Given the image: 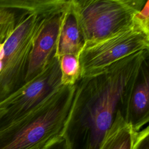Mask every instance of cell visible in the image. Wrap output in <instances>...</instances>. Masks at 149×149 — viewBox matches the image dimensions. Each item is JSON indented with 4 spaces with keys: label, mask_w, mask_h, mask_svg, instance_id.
Here are the masks:
<instances>
[{
    "label": "cell",
    "mask_w": 149,
    "mask_h": 149,
    "mask_svg": "<svg viewBox=\"0 0 149 149\" xmlns=\"http://www.w3.org/2000/svg\"><path fill=\"white\" fill-rule=\"evenodd\" d=\"M148 52H137L80 78L62 134L68 149H100L119 111L126 120L131 93Z\"/></svg>",
    "instance_id": "1"
},
{
    "label": "cell",
    "mask_w": 149,
    "mask_h": 149,
    "mask_svg": "<svg viewBox=\"0 0 149 149\" xmlns=\"http://www.w3.org/2000/svg\"><path fill=\"white\" fill-rule=\"evenodd\" d=\"M75 88V84L61 86L33 110L0 131V149H31L62 136Z\"/></svg>",
    "instance_id": "2"
},
{
    "label": "cell",
    "mask_w": 149,
    "mask_h": 149,
    "mask_svg": "<svg viewBox=\"0 0 149 149\" xmlns=\"http://www.w3.org/2000/svg\"><path fill=\"white\" fill-rule=\"evenodd\" d=\"M144 0H70L85 44L94 43L136 28L135 15Z\"/></svg>",
    "instance_id": "3"
},
{
    "label": "cell",
    "mask_w": 149,
    "mask_h": 149,
    "mask_svg": "<svg viewBox=\"0 0 149 149\" xmlns=\"http://www.w3.org/2000/svg\"><path fill=\"white\" fill-rule=\"evenodd\" d=\"M55 10L23 13L12 34L0 44V101L24 83L34 37L45 17Z\"/></svg>",
    "instance_id": "4"
},
{
    "label": "cell",
    "mask_w": 149,
    "mask_h": 149,
    "mask_svg": "<svg viewBox=\"0 0 149 149\" xmlns=\"http://www.w3.org/2000/svg\"><path fill=\"white\" fill-rule=\"evenodd\" d=\"M61 86L59 60L55 55L40 73L0 101V131L33 110Z\"/></svg>",
    "instance_id": "5"
},
{
    "label": "cell",
    "mask_w": 149,
    "mask_h": 149,
    "mask_svg": "<svg viewBox=\"0 0 149 149\" xmlns=\"http://www.w3.org/2000/svg\"><path fill=\"white\" fill-rule=\"evenodd\" d=\"M149 50V34L137 28L84 44L79 55L80 77L94 74L133 54Z\"/></svg>",
    "instance_id": "6"
},
{
    "label": "cell",
    "mask_w": 149,
    "mask_h": 149,
    "mask_svg": "<svg viewBox=\"0 0 149 149\" xmlns=\"http://www.w3.org/2000/svg\"><path fill=\"white\" fill-rule=\"evenodd\" d=\"M70 3L45 17L33 42L24 83L40 73L55 55L59 30Z\"/></svg>",
    "instance_id": "7"
},
{
    "label": "cell",
    "mask_w": 149,
    "mask_h": 149,
    "mask_svg": "<svg viewBox=\"0 0 149 149\" xmlns=\"http://www.w3.org/2000/svg\"><path fill=\"white\" fill-rule=\"evenodd\" d=\"M148 57L142 63L129 101L126 122L136 132L149 121Z\"/></svg>",
    "instance_id": "8"
},
{
    "label": "cell",
    "mask_w": 149,
    "mask_h": 149,
    "mask_svg": "<svg viewBox=\"0 0 149 149\" xmlns=\"http://www.w3.org/2000/svg\"><path fill=\"white\" fill-rule=\"evenodd\" d=\"M85 44L82 33L70 3L66 10L58 35L55 56L65 54L79 56Z\"/></svg>",
    "instance_id": "9"
},
{
    "label": "cell",
    "mask_w": 149,
    "mask_h": 149,
    "mask_svg": "<svg viewBox=\"0 0 149 149\" xmlns=\"http://www.w3.org/2000/svg\"><path fill=\"white\" fill-rule=\"evenodd\" d=\"M136 133L119 111L100 149H132Z\"/></svg>",
    "instance_id": "10"
},
{
    "label": "cell",
    "mask_w": 149,
    "mask_h": 149,
    "mask_svg": "<svg viewBox=\"0 0 149 149\" xmlns=\"http://www.w3.org/2000/svg\"><path fill=\"white\" fill-rule=\"evenodd\" d=\"M66 0H0V8L24 12H48L63 7Z\"/></svg>",
    "instance_id": "11"
},
{
    "label": "cell",
    "mask_w": 149,
    "mask_h": 149,
    "mask_svg": "<svg viewBox=\"0 0 149 149\" xmlns=\"http://www.w3.org/2000/svg\"><path fill=\"white\" fill-rule=\"evenodd\" d=\"M59 60L62 85H74L80 78L79 56L73 54H65L60 56Z\"/></svg>",
    "instance_id": "12"
},
{
    "label": "cell",
    "mask_w": 149,
    "mask_h": 149,
    "mask_svg": "<svg viewBox=\"0 0 149 149\" xmlns=\"http://www.w3.org/2000/svg\"><path fill=\"white\" fill-rule=\"evenodd\" d=\"M16 11L20 10L0 8V44H3L10 36L23 13L18 16Z\"/></svg>",
    "instance_id": "13"
},
{
    "label": "cell",
    "mask_w": 149,
    "mask_h": 149,
    "mask_svg": "<svg viewBox=\"0 0 149 149\" xmlns=\"http://www.w3.org/2000/svg\"><path fill=\"white\" fill-rule=\"evenodd\" d=\"M134 24L137 29L149 34V1L135 15Z\"/></svg>",
    "instance_id": "14"
},
{
    "label": "cell",
    "mask_w": 149,
    "mask_h": 149,
    "mask_svg": "<svg viewBox=\"0 0 149 149\" xmlns=\"http://www.w3.org/2000/svg\"><path fill=\"white\" fill-rule=\"evenodd\" d=\"M132 149H149V128L148 126L137 132Z\"/></svg>",
    "instance_id": "15"
},
{
    "label": "cell",
    "mask_w": 149,
    "mask_h": 149,
    "mask_svg": "<svg viewBox=\"0 0 149 149\" xmlns=\"http://www.w3.org/2000/svg\"><path fill=\"white\" fill-rule=\"evenodd\" d=\"M41 149H68L64 138L61 136L56 137L45 144Z\"/></svg>",
    "instance_id": "16"
},
{
    "label": "cell",
    "mask_w": 149,
    "mask_h": 149,
    "mask_svg": "<svg viewBox=\"0 0 149 149\" xmlns=\"http://www.w3.org/2000/svg\"><path fill=\"white\" fill-rule=\"evenodd\" d=\"M46 144H47V143H46ZM42 144L38 145V146H36V147H34L31 148V149H41V148H42V147H43L45 144Z\"/></svg>",
    "instance_id": "17"
}]
</instances>
